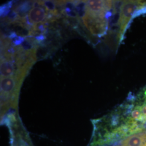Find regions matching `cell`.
Wrapping results in <instances>:
<instances>
[{
	"mask_svg": "<svg viewBox=\"0 0 146 146\" xmlns=\"http://www.w3.org/2000/svg\"><path fill=\"white\" fill-rule=\"evenodd\" d=\"M13 38V42L15 44V46H19L24 41V38L22 36H11Z\"/></svg>",
	"mask_w": 146,
	"mask_h": 146,
	"instance_id": "ba28073f",
	"label": "cell"
},
{
	"mask_svg": "<svg viewBox=\"0 0 146 146\" xmlns=\"http://www.w3.org/2000/svg\"><path fill=\"white\" fill-rule=\"evenodd\" d=\"M22 48L27 52H33L35 49H34V46L29 40H25L22 43Z\"/></svg>",
	"mask_w": 146,
	"mask_h": 146,
	"instance_id": "5b68a950",
	"label": "cell"
},
{
	"mask_svg": "<svg viewBox=\"0 0 146 146\" xmlns=\"http://www.w3.org/2000/svg\"><path fill=\"white\" fill-rule=\"evenodd\" d=\"M11 2H10L9 3H8L7 4H5V5H3L1 7V16L4 17L7 15H8V14L11 12L9 10V8H11Z\"/></svg>",
	"mask_w": 146,
	"mask_h": 146,
	"instance_id": "8992f818",
	"label": "cell"
},
{
	"mask_svg": "<svg viewBox=\"0 0 146 146\" xmlns=\"http://www.w3.org/2000/svg\"><path fill=\"white\" fill-rule=\"evenodd\" d=\"M43 3L46 7V8H48L49 11H54V12H56V11H55L56 7H55V4L52 2V1H44V2H43Z\"/></svg>",
	"mask_w": 146,
	"mask_h": 146,
	"instance_id": "52a82bcc",
	"label": "cell"
},
{
	"mask_svg": "<svg viewBox=\"0 0 146 146\" xmlns=\"http://www.w3.org/2000/svg\"><path fill=\"white\" fill-rule=\"evenodd\" d=\"M20 86L19 85L14 76L1 78V93L19 96Z\"/></svg>",
	"mask_w": 146,
	"mask_h": 146,
	"instance_id": "6da1fadb",
	"label": "cell"
},
{
	"mask_svg": "<svg viewBox=\"0 0 146 146\" xmlns=\"http://www.w3.org/2000/svg\"><path fill=\"white\" fill-rule=\"evenodd\" d=\"M14 68L13 63L9 60H5L1 63V76L2 77L9 76L13 74Z\"/></svg>",
	"mask_w": 146,
	"mask_h": 146,
	"instance_id": "3957f363",
	"label": "cell"
},
{
	"mask_svg": "<svg viewBox=\"0 0 146 146\" xmlns=\"http://www.w3.org/2000/svg\"><path fill=\"white\" fill-rule=\"evenodd\" d=\"M31 5L29 2H23L21 5H19L15 9L16 13L18 14L19 16L23 17L31 9Z\"/></svg>",
	"mask_w": 146,
	"mask_h": 146,
	"instance_id": "277c9868",
	"label": "cell"
},
{
	"mask_svg": "<svg viewBox=\"0 0 146 146\" xmlns=\"http://www.w3.org/2000/svg\"><path fill=\"white\" fill-rule=\"evenodd\" d=\"M46 16L45 10L40 7H34L29 11V17L35 23H40L44 21Z\"/></svg>",
	"mask_w": 146,
	"mask_h": 146,
	"instance_id": "7a4b0ae2",
	"label": "cell"
},
{
	"mask_svg": "<svg viewBox=\"0 0 146 146\" xmlns=\"http://www.w3.org/2000/svg\"><path fill=\"white\" fill-rule=\"evenodd\" d=\"M67 14L68 15L70 16H72V17H76V14L74 11L67 12Z\"/></svg>",
	"mask_w": 146,
	"mask_h": 146,
	"instance_id": "9c48e42d",
	"label": "cell"
}]
</instances>
